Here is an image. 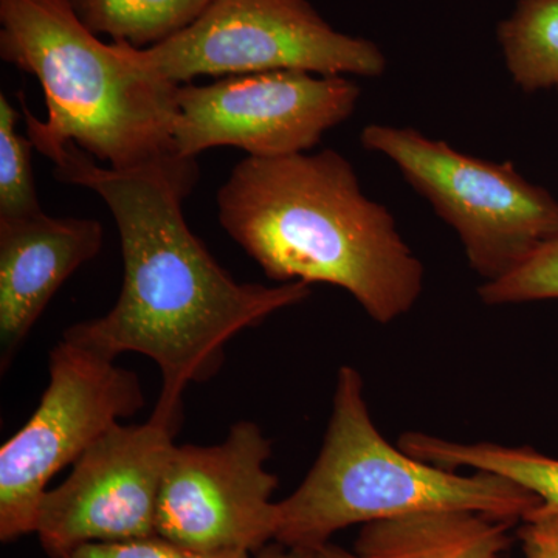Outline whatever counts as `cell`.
Masks as SVG:
<instances>
[{
  "mask_svg": "<svg viewBox=\"0 0 558 558\" xmlns=\"http://www.w3.org/2000/svg\"><path fill=\"white\" fill-rule=\"evenodd\" d=\"M399 447L438 468L495 473L527 488L546 508L558 509V459L532 447L453 442L424 433H405Z\"/></svg>",
  "mask_w": 558,
  "mask_h": 558,
  "instance_id": "cell-13",
  "label": "cell"
},
{
  "mask_svg": "<svg viewBox=\"0 0 558 558\" xmlns=\"http://www.w3.org/2000/svg\"><path fill=\"white\" fill-rule=\"evenodd\" d=\"M480 296L490 306L558 300V238L535 250L506 277L484 282Z\"/></svg>",
  "mask_w": 558,
  "mask_h": 558,
  "instance_id": "cell-17",
  "label": "cell"
},
{
  "mask_svg": "<svg viewBox=\"0 0 558 558\" xmlns=\"http://www.w3.org/2000/svg\"><path fill=\"white\" fill-rule=\"evenodd\" d=\"M102 227L95 219H0V363L9 368L40 315L76 270L97 258Z\"/></svg>",
  "mask_w": 558,
  "mask_h": 558,
  "instance_id": "cell-11",
  "label": "cell"
},
{
  "mask_svg": "<svg viewBox=\"0 0 558 558\" xmlns=\"http://www.w3.org/2000/svg\"><path fill=\"white\" fill-rule=\"evenodd\" d=\"M180 425L150 416L117 424L72 465L40 502L44 553L62 558L87 543L157 537L160 488Z\"/></svg>",
  "mask_w": 558,
  "mask_h": 558,
  "instance_id": "cell-10",
  "label": "cell"
},
{
  "mask_svg": "<svg viewBox=\"0 0 558 558\" xmlns=\"http://www.w3.org/2000/svg\"><path fill=\"white\" fill-rule=\"evenodd\" d=\"M182 550L160 537L87 543L62 558H178Z\"/></svg>",
  "mask_w": 558,
  "mask_h": 558,
  "instance_id": "cell-19",
  "label": "cell"
},
{
  "mask_svg": "<svg viewBox=\"0 0 558 558\" xmlns=\"http://www.w3.org/2000/svg\"><path fill=\"white\" fill-rule=\"evenodd\" d=\"M49 373L38 409L0 449L3 543L35 534L53 476L146 403L134 371L70 337L51 349Z\"/></svg>",
  "mask_w": 558,
  "mask_h": 558,
  "instance_id": "cell-7",
  "label": "cell"
},
{
  "mask_svg": "<svg viewBox=\"0 0 558 558\" xmlns=\"http://www.w3.org/2000/svg\"><path fill=\"white\" fill-rule=\"evenodd\" d=\"M524 558H558V509L539 505L520 521Z\"/></svg>",
  "mask_w": 558,
  "mask_h": 558,
  "instance_id": "cell-18",
  "label": "cell"
},
{
  "mask_svg": "<svg viewBox=\"0 0 558 558\" xmlns=\"http://www.w3.org/2000/svg\"><path fill=\"white\" fill-rule=\"evenodd\" d=\"M315 558H362L359 554L351 553V550L341 548L339 545L328 543L318 550H315Z\"/></svg>",
  "mask_w": 558,
  "mask_h": 558,
  "instance_id": "cell-21",
  "label": "cell"
},
{
  "mask_svg": "<svg viewBox=\"0 0 558 558\" xmlns=\"http://www.w3.org/2000/svg\"><path fill=\"white\" fill-rule=\"evenodd\" d=\"M499 44L513 83L524 92L558 84V0H521L501 22Z\"/></svg>",
  "mask_w": 558,
  "mask_h": 558,
  "instance_id": "cell-15",
  "label": "cell"
},
{
  "mask_svg": "<svg viewBox=\"0 0 558 558\" xmlns=\"http://www.w3.org/2000/svg\"><path fill=\"white\" fill-rule=\"evenodd\" d=\"M39 153L53 161L60 182L95 191L106 202L123 255V288L112 310L70 326L64 336L110 359L137 352L153 360L161 391L150 416L180 425L183 392L219 373L231 339L310 299L303 281L238 282L190 230L183 202L199 180L196 157L172 154L113 170L75 142Z\"/></svg>",
  "mask_w": 558,
  "mask_h": 558,
  "instance_id": "cell-1",
  "label": "cell"
},
{
  "mask_svg": "<svg viewBox=\"0 0 558 558\" xmlns=\"http://www.w3.org/2000/svg\"><path fill=\"white\" fill-rule=\"evenodd\" d=\"M178 558H253L252 554L244 553V550H229V553H182L179 554Z\"/></svg>",
  "mask_w": 558,
  "mask_h": 558,
  "instance_id": "cell-22",
  "label": "cell"
},
{
  "mask_svg": "<svg viewBox=\"0 0 558 558\" xmlns=\"http://www.w3.org/2000/svg\"><path fill=\"white\" fill-rule=\"evenodd\" d=\"M20 112L0 95V219L28 218L40 207L33 175L32 140L17 132Z\"/></svg>",
  "mask_w": 558,
  "mask_h": 558,
  "instance_id": "cell-16",
  "label": "cell"
},
{
  "mask_svg": "<svg viewBox=\"0 0 558 558\" xmlns=\"http://www.w3.org/2000/svg\"><path fill=\"white\" fill-rule=\"evenodd\" d=\"M95 35L135 49L156 46L199 20L213 0H70Z\"/></svg>",
  "mask_w": 558,
  "mask_h": 558,
  "instance_id": "cell-14",
  "label": "cell"
},
{
  "mask_svg": "<svg viewBox=\"0 0 558 558\" xmlns=\"http://www.w3.org/2000/svg\"><path fill=\"white\" fill-rule=\"evenodd\" d=\"M113 50L140 72L167 83L301 70L322 76L384 75L387 58L373 40L330 27L307 0H213L172 38Z\"/></svg>",
  "mask_w": 558,
  "mask_h": 558,
  "instance_id": "cell-5",
  "label": "cell"
},
{
  "mask_svg": "<svg viewBox=\"0 0 558 558\" xmlns=\"http://www.w3.org/2000/svg\"><path fill=\"white\" fill-rule=\"evenodd\" d=\"M253 558H315V553L286 548V546L275 542L274 545L269 543L266 548L260 549Z\"/></svg>",
  "mask_w": 558,
  "mask_h": 558,
  "instance_id": "cell-20",
  "label": "cell"
},
{
  "mask_svg": "<svg viewBox=\"0 0 558 558\" xmlns=\"http://www.w3.org/2000/svg\"><path fill=\"white\" fill-rule=\"evenodd\" d=\"M509 521L465 510H440L360 529L354 553L362 558H502Z\"/></svg>",
  "mask_w": 558,
  "mask_h": 558,
  "instance_id": "cell-12",
  "label": "cell"
},
{
  "mask_svg": "<svg viewBox=\"0 0 558 558\" xmlns=\"http://www.w3.org/2000/svg\"><path fill=\"white\" fill-rule=\"evenodd\" d=\"M365 149L391 160L457 231L470 267L497 281L558 238V202L510 161H488L411 128L369 124Z\"/></svg>",
  "mask_w": 558,
  "mask_h": 558,
  "instance_id": "cell-6",
  "label": "cell"
},
{
  "mask_svg": "<svg viewBox=\"0 0 558 558\" xmlns=\"http://www.w3.org/2000/svg\"><path fill=\"white\" fill-rule=\"evenodd\" d=\"M542 501L495 473L449 470L392 447L377 429L357 369L337 377L325 442L293 494L277 502L275 542L315 553L333 534L440 510H465L520 523Z\"/></svg>",
  "mask_w": 558,
  "mask_h": 558,
  "instance_id": "cell-4",
  "label": "cell"
},
{
  "mask_svg": "<svg viewBox=\"0 0 558 558\" xmlns=\"http://www.w3.org/2000/svg\"><path fill=\"white\" fill-rule=\"evenodd\" d=\"M216 202L222 229L274 281L344 289L380 325L421 296L424 266L337 150L248 156Z\"/></svg>",
  "mask_w": 558,
  "mask_h": 558,
  "instance_id": "cell-2",
  "label": "cell"
},
{
  "mask_svg": "<svg viewBox=\"0 0 558 558\" xmlns=\"http://www.w3.org/2000/svg\"><path fill=\"white\" fill-rule=\"evenodd\" d=\"M360 87L344 76L275 70L180 84L175 153L197 157L231 146L250 157H284L317 146L357 108Z\"/></svg>",
  "mask_w": 558,
  "mask_h": 558,
  "instance_id": "cell-8",
  "label": "cell"
},
{
  "mask_svg": "<svg viewBox=\"0 0 558 558\" xmlns=\"http://www.w3.org/2000/svg\"><path fill=\"white\" fill-rule=\"evenodd\" d=\"M556 89L558 90V84H557V87H556Z\"/></svg>",
  "mask_w": 558,
  "mask_h": 558,
  "instance_id": "cell-23",
  "label": "cell"
},
{
  "mask_svg": "<svg viewBox=\"0 0 558 558\" xmlns=\"http://www.w3.org/2000/svg\"><path fill=\"white\" fill-rule=\"evenodd\" d=\"M0 58L36 76L47 120L20 92L35 149L75 142L113 170L175 153L180 84L140 72L80 20L70 0H0Z\"/></svg>",
  "mask_w": 558,
  "mask_h": 558,
  "instance_id": "cell-3",
  "label": "cell"
},
{
  "mask_svg": "<svg viewBox=\"0 0 558 558\" xmlns=\"http://www.w3.org/2000/svg\"><path fill=\"white\" fill-rule=\"evenodd\" d=\"M271 442L252 421L215 446H175L161 483L157 537L185 553L256 554L275 539Z\"/></svg>",
  "mask_w": 558,
  "mask_h": 558,
  "instance_id": "cell-9",
  "label": "cell"
}]
</instances>
